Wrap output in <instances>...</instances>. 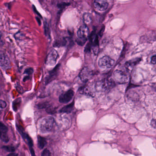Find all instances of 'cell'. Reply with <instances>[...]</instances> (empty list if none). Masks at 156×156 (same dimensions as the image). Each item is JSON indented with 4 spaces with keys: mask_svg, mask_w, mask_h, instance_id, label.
Here are the masks:
<instances>
[{
    "mask_svg": "<svg viewBox=\"0 0 156 156\" xmlns=\"http://www.w3.org/2000/svg\"><path fill=\"white\" fill-rule=\"evenodd\" d=\"M74 92L72 90H69L61 94L59 97V101L61 103L66 104L69 102L73 97Z\"/></svg>",
    "mask_w": 156,
    "mask_h": 156,
    "instance_id": "obj_7",
    "label": "cell"
},
{
    "mask_svg": "<svg viewBox=\"0 0 156 156\" xmlns=\"http://www.w3.org/2000/svg\"><path fill=\"white\" fill-rule=\"evenodd\" d=\"M41 156H51V154L48 149H45L42 152Z\"/></svg>",
    "mask_w": 156,
    "mask_h": 156,
    "instance_id": "obj_19",
    "label": "cell"
},
{
    "mask_svg": "<svg viewBox=\"0 0 156 156\" xmlns=\"http://www.w3.org/2000/svg\"><path fill=\"white\" fill-rule=\"evenodd\" d=\"M112 84L109 80H102L97 82L95 85V89L98 91H105L111 87Z\"/></svg>",
    "mask_w": 156,
    "mask_h": 156,
    "instance_id": "obj_4",
    "label": "cell"
},
{
    "mask_svg": "<svg viewBox=\"0 0 156 156\" xmlns=\"http://www.w3.org/2000/svg\"><path fill=\"white\" fill-rule=\"evenodd\" d=\"M55 123L54 118L51 116L44 117L42 119L39 123V128L43 132H49L53 128Z\"/></svg>",
    "mask_w": 156,
    "mask_h": 156,
    "instance_id": "obj_1",
    "label": "cell"
},
{
    "mask_svg": "<svg viewBox=\"0 0 156 156\" xmlns=\"http://www.w3.org/2000/svg\"><path fill=\"white\" fill-rule=\"evenodd\" d=\"M0 65L3 69L7 68L10 66V61L8 57L2 53L1 54L0 56Z\"/></svg>",
    "mask_w": 156,
    "mask_h": 156,
    "instance_id": "obj_11",
    "label": "cell"
},
{
    "mask_svg": "<svg viewBox=\"0 0 156 156\" xmlns=\"http://www.w3.org/2000/svg\"><path fill=\"white\" fill-rule=\"evenodd\" d=\"M38 146L39 149H42L46 145L47 142L44 138L38 135Z\"/></svg>",
    "mask_w": 156,
    "mask_h": 156,
    "instance_id": "obj_13",
    "label": "cell"
},
{
    "mask_svg": "<svg viewBox=\"0 0 156 156\" xmlns=\"http://www.w3.org/2000/svg\"><path fill=\"white\" fill-rule=\"evenodd\" d=\"M79 92L80 93L84 94L86 95L89 96H94V92L92 87L89 85H86L83 87H81L79 89Z\"/></svg>",
    "mask_w": 156,
    "mask_h": 156,
    "instance_id": "obj_10",
    "label": "cell"
},
{
    "mask_svg": "<svg viewBox=\"0 0 156 156\" xmlns=\"http://www.w3.org/2000/svg\"><path fill=\"white\" fill-rule=\"evenodd\" d=\"M1 138L2 141L5 142H8L9 141V138L7 134H1Z\"/></svg>",
    "mask_w": 156,
    "mask_h": 156,
    "instance_id": "obj_17",
    "label": "cell"
},
{
    "mask_svg": "<svg viewBox=\"0 0 156 156\" xmlns=\"http://www.w3.org/2000/svg\"><path fill=\"white\" fill-rule=\"evenodd\" d=\"M74 105V103L73 102L69 105H66V106L63 107L60 110V112L66 113H71L73 109Z\"/></svg>",
    "mask_w": 156,
    "mask_h": 156,
    "instance_id": "obj_12",
    "label": "cell"
},
{
    "mask_svg": "<svg viewBox=\"0 0 156 156\" xmlns=\"http://www.w3.org/2000/svg\"><path fill=\"white\" fill-rule=\"evenodd\" d=\"M33 70L31 68H28V69H26L24 71V73L27 74H31L33 72Z\"/></svg>",
    "mask_w": 156,
    "mask_h": 156,
    "instance_id": "obj_22",
    "label": "cell"
},
{
    "mask_svg": "<svg viewBox=\"0 0 156 156\" xmlns=\"http://www.w3.org/2000/svg\"><path fill=\"white\" fill-rule=\"evenodd\" d=\"M30 150L32 156H36L35 153V152L33 149L32 147H30Z\"/></svg>",
    "mask_w": 156,
    "mask_h": 156,
    "instance_id": "obj_25",
    "label": "cell"
},
{
    "mask_svg": "<svg viewBox=\"0 0 156 156\" xmlns=\"http://www.w3.org/2000/svg\"><path fill=\"white\" fill-rule=\"evenodd\" d=\"M8 131V129L5 126L3 123L1 122L0 123V133L1 134H7Z\"/></svg>",
    "mask_w": 156,
    "mask_h": 156,
    "instance_id": "obj_16",
    "label": "cell"
},
{
    "mask_svg": "<svg viewBox=\"0 0 156 156\" xmlns=\"http://www.w3.org/2000/svg\"><path fill=\"white\" fill-rule=\"evenodd\" d=\"M94 7L98 11L103 12L108 9L109 3L104 0H96L94 1Z\"/></svg>",
    "mask_w": 156,
    "mask_h": 156,
    "instance_id": "obj_9",
    "label": "cell"
},
{
    "mask_svg": "<svg viewBox=\"0 0 156 156\" xmlns=\"http://www.w3.org/2000/svg\"><path fill=\"white\" fill-rule=\"evenodd\" d=\"M89 34V28L86 25L81 26L78 31V36L80 39L87 40Z\"/></svg>",
    "mask_w": 156,
    "mask_h": 156,
    "instance_id": "obj_8",
    "label": "cell"
},
{
    "mask_svg": "<svg viewBox=\"0 0 156 156\" xmlns=\"http://www.w3.org/2000/svg\"><path fill=\"white\" fill-rule=\"evenodd\" d=\"M151 125L152 126V127L156 129V120L155 119L152 120Z\"/></svg>",
    "mask_w": 156,
    "mask_h": 156,
    "instance_id": "obj_23",
    "label": "cell"
},
{
    "mask_svg": "<svg viewBox=\"0 0 156 156\" xmlns=\"http://www.w3.org/2000/svg\"><path fill=\"white\" fill-rule=\"evenodd\" d=\"M115 63V61L113 59L109 56L105 55L99 59L98 66L102 68H110L114 66Z\"/></svg>",
    "mask_w": 156,
    "mask_h": 156,
    "instance_id": "obj_3",
    "label": "cell"
},
{
    "mask_svg": "<svg viewBox=\"0 0 156 156\" xmlns=\"http://www.w3.org/2000/svg\"><path fill=\"white\" fill-rule=\"evenodd\" d=\"M92 75L93 73L92 71L89 67H85L81 71L79 75V77L83 82H87V81L91 79Z\"/></svg>",
    "mask_w": 156,
    "mask_h": 156,
    "instance_id": "obj_6",
    "label": "cell"
},
{
    "mask_svg": "<svg viewBox=\"0 0 156 156\" xmlns=\"http://www.w3.org/2000/svg\"><path fill=\"white\" fill-rule=\"evenodd\" d=\"M113 78L116 83L118 84H126L128 81L129 78L126 73L121 70H116L113 74Z\"/></svg>",
    "mask_w": 156,
    "mask_h": 156,
    "instance_id": "obj_2",
    "label": "cell"
},
{
    "mask_svg": "<svg viewBox=\"0 0 156 156\" xmlns=\"http://www.w3.org/2000/svg\"><path fill=\"white\" fill-rule=\"evenodd\" d=\"M151 62V63H152V64H156V55L152 57Z\"/></svg>",
    "mask_w": 156,
    "mask_h": 156,
    "instance_id": "obj_24",
    "label": "cell"
},
{
    "mask_svg": "<svg viewBox=\"0 0 156 156\" xmlns=\"http://www.w3.org/2000/svg\"><path fill=\"white\" fill-rule=\"evenodd\" d=\"M7 156H18V154L15 153H11L8 154Z\"/></svg>",
    "mask_w": 156,
    "mask_h": 156,
    "instance_id": "obj_26",
    "label": "cell"
},
{
    "mask_svg": "<svg viewBox=\"0 0 156 156\" xmlns=\"http://www.w3.org/2000/svg\"><path fill=\"white\" fill-rule=\"evenodd\" d=\"M59 55L56 50H52L49 53L45 60V63L48 66H54L56 63Z\"/></svg>",
    "mask_w": 156,
    "mask_h": 156,
    "instance_id": "obj_5",
    "label": "cell"
},
{
    "mask_svg": "<svg viewBox=\"0 0 156 156\" xmlns=\"http://www.w3.org/2000/svg\"><path fill=\"white\" fill-rule=\"evenodd\" d=\"M70 4L69 3H66V2H62V3H59L58 4L57 6H58V8H64L66 7L67 6H68Z\"/></svg>",
    "mask_w": 156,
    "mask_h": 156,
    "instance_id": "obj_20",
    "label": "cell"
},
{
    "mask_svg": "<svg viewBox=\"0 0 156 156\" xmlns=\"http://www.w3.org/2000/svg\"><path fill=\"white\" fill-rule=\"evenodd\" d=\"M7 104L5 101L1 100V101H0V107L1 109H4V108H6L7 107Z\"/></svg>",
    "mask_w": 156,
    "mask_h": 156,
    "instance_id": "obj_21",
    "label": "cell"
},
{
    "mask_svg": "<svg viewBox=\"0 0 156 156\" xmlns=\"http://www.w3.org/2000/svg\"><path fill=\"white\" fill-rule=\"evenodd\" d=\"M138 59L129 61L126 63V68L129 70H130V69L132 68L136 64H138Z\"/></svg>",
    "mask_w": 156,
    "mask_h": 156,
    "instance_id": "obj_14",
    "label": "cell"
},
{
    "mask_svg": "<svg viewBox=\"0 0 156 156\" xmlns=\"http://www.w3.org/2000/svg\"><path fill=\"white\" fill-rule=\"evenodd\" d=\"M3 149L9 152H13L15 151V149L13 146H4L2 147Z\"/></svg>",
    "mask_w": 156,
    "mask_h": 156,
    "instance_id": "obj_18",
    "label": "cell"
},
{
    "mask_svg": "<svg viewBox=\"0 0 156 156\" xmlns=\"http://www.w3.org/2000/svg\"><path fill=\"white\" fill-rule=\"evenodd\" d=\"M83 20L86 24H89L92 22V17L89 13H85L83 16Z\"/></svg>",
    "mask_w": 156,
    "mask_h": 156,
    "instance_id": "obj_15",
    "label": "cell"
},
{
    "mask_svg": "<svg viewBox=\"0 0 156 156\" xmlns=\"http://www.w3.org/2000/svg\"><path fill=\"white\" fill-rule=\"evenodd\" d=\"M37 18V20L38 21V24H39V25L41 24V21H40V20H38V18Z\"/></svg>",
    "mask_w": 156,
    "mask_h": 156,
    "instance_id": "obj_27",
    "label": "cell"
}]
</instances>
